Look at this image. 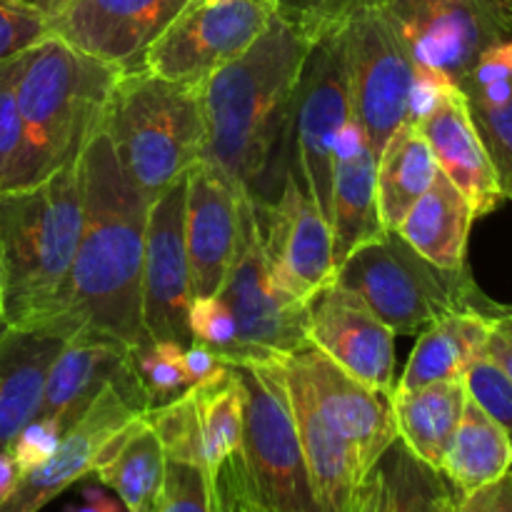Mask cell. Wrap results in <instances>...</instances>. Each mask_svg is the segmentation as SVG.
<instances>
[{
	"label": "cell",
	"instance_id": "obj_21",
	"mask_svg": "<svg viewBox=\"0 0 512 512\" xmlns=\"http://www.w3.org/2000/svg\"><path fill=\"white\" fill-rule=\"evenodd\" d=\"M418 130L428 140L440 173L468 198L475 220L500 208L505 198L498 173L485 150L463 90L455 88L445 95L443 103L423 123H418Z\"/></svg>",
	"mask_w": 512,
	"mask_h": 512
},
{
	"label": "cell",
	"instance_id": "obj_41",
	"mask_svg": "<svg viewBox=\"0 0 512 512\" xmlns=\"http://www.w3.org/2000/svg\"><path fill=\"white\" fill-rule=\"evenodd\" d=\"M15 73H18V55L0 60V193L8 188L10 173L20 153V140H23Z\"/></svg>",
	"mask_w": 512,
	"mask_h": 512
},
{
	"label": "cell",
	"instance_id": "obj_31",
	"mask_svg": "<svg viewBox=\"0 0 512 512\" xmlns=\"http://www.w3.org/2000/svg\"><path fill=\"white\" fill-rule=\"evenodd\" d=\"M200 430H203L205 465L210 478L220 465L243 448L245 430V388L235 365L220 363L208 378L190 385Z\"/></svg>",
	"mask_w": 512,
	"mask_h": 512
},
{
	"label": "cell",
	"instance_id": "obj_54",
	"mask_svg": "<svg viewBox=\"0 0 512 512\" xmlns=\"http://www.w3.org/2000/svg\"><path fill=\"white\" fill-rule=\"evenodd\" d=\"M8 330H10V325H8V320H5V313H3V283H0V338H3Z\"/></svg>",
	"mask_w": 512,
	"mask_h": 512
},
{
	"label": "cell",
	"instance_id": "obj_32",
	"mask_svg": "<svg viewBox=\"0 0 512 512\" xmlns=\"http://www.w3.org/2000/svg\"><path fill=\"white\" fill-rule=\"evenodd\" d=\"M145 420H148L150 428L158 435L160 445L165 450V458L183 460V463H193L208 470V465H205L203 430H200L198 410H195L190 390H183L170 403L150 408L145 413Z\"/></svg>",
	"mask_w": 512,
	"mask_h": 512
},
{
	"label": "cell",
	"instance_id": "obj_17",
	"mask_svg": "<svg viewBox=\"0 0 512 512\" xmlns=\"http://www.w3.org/2000/svg\"><path fill=\"white\" fill-rule=\"evenodd\" d=\"M308 343L375 393H393L395 335L350 290L333 283L310 300Z\"/></svg>",
	"mask_w": 512,
	"mask_h": 512
},
{
	"label": "cell",
	"instance_id": "obj_45",
	"mask_svg": "<svg viewBox=\"0 0 512 512\" xmlns=\"http://www.w3.org/2000/svg\"><path fill=\"white\" fill-rule=\"evenodd\" d=\"M453 512H512V470L468 495H455Z\"/></svg>",
	"mask_w": 512,
	"mask_h": 512
},
{
	"label": "cell",
	"instance_id": "obj_24",
	"mask_svg": "<svg viewBox=\"0 0 512 512\" xmlns=\"http://www.w3.org/2000/svg\"><path fill=\"white\" fill-rule=\"evenodd\" d=\"M63 343L38 328H10L0 338V453L38 418L45 378Z\"/></svg>",
	"mask_w": 512,
	"mask_h": 512
},
{
	"label": "cell",
	"instance_id": "obj_6",
	"mask_svg": "<svg viewBox=\"0 0 512 512\" xmlns=\"http://www.w3.org/2000/svg\"><path fill=\"white\" fill-rule=\"evenodd\" d=\"M335 285L358 295L393 335H415L455 310L498 308L480 290L468 265L445 270L415 253L395 230L355 248L335 273Z\"/></svg>",
	"mask_w": 512,
	"mask_h": 512
},
{
	"label": "cell",
	"instance_id": "obj_28",
	"mask_svg": "<svg viewBox=\"0 0 512 512\" xmlns=\"http://www.w3.org/2000/svg\"><path fill=\"white\" fill-rule=\"evenodd\" d=\"M165 450L145 415L108 440L95 473L125 512H155L165 478Z\"/></svg>",
	"mask_w": 512,
	"mask_h": 512
},
{
	"label": "cell",
	"instance_id": "obj_19",
	"mask_svg": "<svg viewBox=\"0 0 512 512\" xmlns=\"http://www.w3.org/2000/svg\"><path fill=\"white\" fill-rule=\"evenodd\" d=\"M245 193L200 160L185 178V248L193 298L218 295L235 260Z\"/></svg>",
	"mask_w": 512,
	"mask_h": 512
},
{
	"label": "cell",
	"instance_id": "obj_36",
	"mask_svg": "<svg viewBox=\"0 0 512 512\" xmlns=\"http://www.w3.org/2000/svg\"><path fill=\"white\" fill-rule=\"evenodd\" d=\"M380 463H383L390 485L388 512H423L425 498L440 480V473L415 460L403 448V443H400V448L393 445Z\"/></svg>",
	"mask_w": 512,
	"mask_h": 512
},
{
	"label": "cell",
	"instance_id": "obj_42",
	"mask_svg": "<svg viewBox=\"0 0 512 512\" xmlns=\"http://www.w3.org/2000/svg\"><path fill=\"white\" fill-rule=\"evenodd\" d=\"M63 425L55 423L50 418H33L10 443L8 453L13 455L15 465H18L20 475H25L28 470L43 465L50 455L55 453V448L60 445L63 438Z\"/></svg>",
	"mask_w": 512,
	"mask_h": 512
},
{
	"label": "cell",
	"instance_id": "obj_15",
	"mask_svg": "<svg viewBox=\"0 0 512 512\" xmlns=\"http://www.w3.org/2000/svg\"><path fill=\"white\" fill-rule=\"evenodd\" d=\"M185 178L175 180L148 208L143 253V328L150 340L188 348L190 265L185 248Z\"/></svg>",
	"mask_w": 512,
	"mask_h": 512
},
{
	"label": "cell",
	"instance_id": "obj_22",
	"mask_svg": "<svg viewBox=\"0 0 512 512\" xmlns=\"http://www.w3.org/2000/svg\"><path fill=\"white\" fill-rule=\"evenodd\" d=\"M375 163L378 160L370 150L368 138L353 115L335 138L330 233H333V253L338 265L355 248L388 233L378 210Z\"/></svg>",
	"mask_w": 512,
	"mask_h": 512
},
{
	"label": "cell",
	"instance_id": "obj_33",
	"mask_svg": "<svg viewBox=\"0 0 512 512\" xmlns=\"http://www.w3.org/2000/svg\"><path fill=\"white\" fill-rule=\"evenodd\" d=\"M183 350L185 345L175 340H145L133 348L135 375L143 385L150 408L170 403L193 385L185 373Z\"/></svg>",
	"mask_w": 512,
	"mask_h": 512
},
{
	"label": "cell",
	"instance_id": "obj_49",
	"mask_svg": "<svg viewBox=\"0 0 512 512\" xmlns=\"http://www.w3.org/2000/svg\"><path fill=\"white\" fill-rule=\"evenodd\" d=\"M485 355H488L490 360H495V363L505 370V375L512 380V340L510 338H505L503 333L493 330L488 340V348H485Z\"/></svg>",
	"mask_w": 512,
	"mask_h": 512
},
{
	"label": "cell",
	"instance_id": "obj_37",
	"mask_svg": "<svg viewBox=\"0 0 512 512\" xmlns=\"http://www.w3.org/2000/svg\"><path fill=\"white\" fill-rule=\"evenodd\" d=\"M155 512H213V478L208 470L183 460H165Z\"/></svg>",
	"mask_w": 512,
	"mask_h": 512
},
{
	"label": "cell",
	"instance_id": "obj_3",
	"mask_svg": "<svg viewBox=\"0 0 512 512\" xmlns=\"http://www.w3.org/2000/svg\"><path fill=\"white\" fill-rule=\"evenodd\" d=\"M123 70L55 35L18 55L15 95L23 140L5 190L30 188L78 163L103 130Z\"/></svg>",
	"mask_w": 512,
	"mask_h": 512
},
{
	"label": "cell",
	"instance_id": "obj_35",
	"mask_svg": "<svg viewBox=\"0 0 512 512\" xmlns=\"http://www.w3.org/2000/svg\"><path fill=\"white\" fill-rule=\"evenodd\" d=\"M460 90L470 105H503L512 98V35L488 45L465 75Z\"/></svg>",
	"mask_w": 512,
	"mask_h": 512
},
{
	"label": "cell",
	"instance_id": "obj_53",
	"mask_svg": "<svg viewBox=\"0 0 512 512\" xmlns=\"http://www.w3.org/2000/svg\"><path fill=\"white\" fill-rule=\"evenodd\" d=\"M490 320H493V330H498V333H503L505 338L512 340V305L498 303V308L493 310Z\"/></svg>",
	"mask_w": 512,
	"mask_h": 512
},
{
	"label": "cell",
	"instance_id": "obj_8",
	"mask_svg": "<svg viewBox=\"0 0 512 512\" xmlns=\"http://www.w3.org/2000/svg\"><path fill=\"white\" fill-rule=\"evenodd\" d=\"M278 13V0H185L140 68L173 83L203 88L205 80L240 58Z\"/></svg>",
	"mask_w": 512,
	"mask_h": 512
},
{
	"label": "cell",
	"instance_id": "obj_2",
	"mask_svg": "<svg viewBox=\"0 0 512 512\" xmlns=\"http://www.w3.org/2000/svg\"><path fill=\"white\" fill-rule=\"evenodd\" d=\"M310 45L275 13L265 33L200 88L208 128L203 160L248 198H260L265 173L290 135L295 90Z\"/></svg>",
	"mask_w": 512,
	"mask_h": 512
},
{
	"label": "cell",
	"instance_id": "obj_10",
	"mask_svg": "<svg viewBox=\"0 0 512 512\" xmlns=\"http://www.w3.org/2000/svg\"><path fill=\"white\" fill-rule=\"evenodd\" d=\"M250 203L270 275L290 298L308 305L338 273L328 218L310 198L295 163L285 170L275 198Z\"/></svg>",
	"mask_w": 512,
	"mask_h": 512
},
{
	"label": "cell",
	"instance_id": "obj_11",
	"mask_svg": "<svg viewBox=\"0 0 512 512\" xmlns=\"http://www.w3.org/2000/svg\"><path fill=\"white\" fill-rule=\"evenodd\" d=\"M218 295L238 323L250 363L280 360L308 345V305L290 298L270 275L248 195L240 208L238 250Z\"/></svg>",
	"mask_w": 512,
	"mask_h": 512
},
{
	"label": "cell",
	"instance_id": "obj_7",
	"mask_svg": "<svg viewBox=\"0 0 512 512\" xmlns=\"http://www.w3.org/2000/svg\"><path fill=\"white\" fill-rule=\"evenodd\" d=\"M235 368L245 388V430L238 455L255 498L268 512H323L295 430L283 363L253 360Z\"/></svg>",
	"mask_w": 512,
	"mask_h": 512
},
{
	"label": "cell",
	"instance_id": "obj_18",
	"mask_svg": "<svg viewBox=\"0 0 512 512\" xmlns=\"http://www.w3.org/2000/svg\"><path fill=\"white\" fill-rule=\"evenodd\" d=\"M283 363L303 378L320 413L353 445L363 475H368L398 443L388 395L370 390L310 343L285 355Z\"/></svg>",
	"mask_w": 512,
	"mask_h": 512
},
{
	"label": "cell",
	"instance_id": "obj_46",
	"mask_svg": "<svg viewBox=\"0 0 512 512\" xmlns=\"http://www.w3.org/2000/svg\"><path fill=\"white\" fill-rule=\"evenodd\" d=\"M388 505H390L388 475H385L383 463H378L368 475H365L363 483L358 485L348 512H388Z\"/></svg>",
	"mask_w": 512,
	"mask_h": 512
},
{
	"label": "cell",
	"instance_id": "obj_5",
	"mask_svg": "<svg viewBox=\"0 0 512 512\" xmlns=\"http://www.w3.org/2000/svg\"><path fill=\"white\" fill-rule=\"evenodd\" d=\"M103 133L130 183L155 200L203 160L208 140L203 93L140 65L123 70Z\"/></svg>",
	"mask_w": 512,
	"mask_h": 512
},
{
	"label": "cell",
	"instance_id": "obj_34",
	"mask_svg": "<svg viewBox=\"0 0 512 512\" xmlns=\"http://www.w3.org/2000/svg\"><path fill=\"white\" fill-rule=\"evenodd\" d=\"M190 340L208 348L220 363L243 365L250 363L248 348L240 340L238 323L220 295H205V298L190 300L188 310Z\"/></svg>",
	"mask_w": 512,
	"mask_h": 512
},
{
	"label": "cell",
	"instance_id": "obj_26",
	"mask_svg": "<svg viewBox=\"0 0 512 512\" xmlns=\"http://www.w3.org/2000/svg\"><path fill=\"white\" fill-rule=\"evenodd\" d=\"M473 220L468 198L438 173L423 198L405 213L395 233L438 268L460 270L468 265L465 255Z\"/></svg>",
	"mask_w": 512,
	"mask_h": 512
},
{
	"label": "cell",
	"instance_id": "obj_9",
	"mask_svg": "<svg viewBox=\"0 0 512 512\" xmlns=\"http://www.w3.org/2000/svg\"><path fill=\"white\" fill-rule=\"evenodd\" d=\"M353 118L345 60L343 33L315 40L305 55L295 90L290 135L295 140L298 173L310 198L328 218L333 213V165L335 138L340 128Z\"/></svg>",
	"mask_w": 512,
	"mask_h": 512
},
{
	"label": "cell",
	"instance_id": "obj_50",
	"mask_svg": "<svg viewBox=\"0 0 512 512\" xmlns=\"http://www.w3.org/2000/svg\"><path fill=\"white\" fill-rule=\"evenodd\" d=\"M453 508H455V493L450 485H445L443 475H440V480L433 485L428 498H425L423 512H453Z\"/></svg>",
	"mask_w": 512,
	"mask_h": 512
},
{
	"label": "cell",
	"instance_id": "obj_44",
	"mask_svg": "<svg viewBox=\"0 0 512 512\" xmlns=\"http://www.w3.org/2000/svg\"><path fill=\"white\" fill-rule=\"evenodd\" d=\"M455 88H460L453 78H448L445 73L433 68H425V65L415 63L413 73V85H410L408 95V123L418 125L438 108L445 100V95L453 93Z\"/></svg>",
	"mask_w": 512,
	"mask_h": 512
},
{
	"label": "cell",
	"instance_id": "obj_51",
	"mask_svg": "<svg viewBox=\"0 0 512 512\" xmlns=\"http://www.w3.org/2000/svg\"><path fill=\"white\" fill-rule=\"evenodd\" d=\"M18 480H20L18 465H15L13 455H10L8 450H3V453H0V500H5L10 493H13Z\"/></svg>",
	"mask_w": 512,
	"mask_h": 512
},
{
	"label": "cell",
	"instance_id": "obj_29",
	"mask_svg": "<svg viewBox=\"0 0 512 512\" xmlns=\"http://www.w3.org/2000/svg\"><path fill=\"white\" fill-rule=\"evenodd\" d=\"M510 470L512 440L508 430L468 395L463 418L445 450L440 475L455 495H468L495 483Z\"/></svg>",
	"mask_w": 512,
	"mask_h": 512
},
{
	"label": "cell",
	"instance_id": "obj_48",
	"mask_svg": "<svg viewBox=\"0 0 512 512\" xmlns=\"http://www.w3.org/2000/svg\"><path fill=\"white\" fill-rule=\"evenodd\" d=\"M65 512H125L123 503L118 500V495H108L100 488H85L83 490V503L70 505Z\"/></svg>",
	"mask_w": 512,
	"mask_h": 512
},
{
	"label": "cell",
	"instance_id": "obj_38",
	"mask_svg": "<svg viewBox=\"0 0 512 512\" xmlns=\"http://www.w3.org/2000/svg\"><path fill=\"white\" fill-rule=\"evenodd\" d=\"M470 113L495 165L503 198L512 200V98L503 105H470Z\"/></svg>",
	"mask_w": 512,
	"mask_h": 512
},
{
	"label": "cell",
	"instance_id": "obj_39",
	"mask_svg": "<svg viewBox=\"0 0 512 512\" xmlns=\"http://www.w3.org/2000/svg\"><path fill=\"white\" fill-rule=\"evenodd\" d=\"M470 398L508 430L512 440V380L495 360L480 355L463 375Z\"/></svg>",
	"mask_w": 512,
	"mask_h": 512
},
{
	"label": "cell",
	"instance_id": "obj_14",
	"mask_svg": "<svg viewBox=\"0 0 512 512\" xmlns=\"http://www.w3.org/2000/svg\"><path fill=\"white\" fill-rule=\"evenodd\" d=\"M410 58L463 83L488 45L510 38L483 0H380Z\"/></svg>",
	"mask_w": 512,
	"mask_h": 512
},
{
	"label": "cell",
	"instance_id": "obj_1",
	"mask_svg": "<svg viewBox=\"0 0 512 512\" xmlns=\"http://www.w3.org/2000/svg\"><path fill=\"white\" fill-rule=\"evenodd\" d=\"M78 248L63 288L38 330L70 338L78 330L135 345L150 340L143 328L145 223L153 200L130 183L100 130L78 160Z\"/></svg>",
	"mask_w": 512,
	"mask_h": 512
},
{
	"label": "cell",
	"instance_id": "obj_25",
	"mask_svg": "<svg viewBox=\"0 0 512 512\" xmlns=\"http://www.w3.org/2000/svg\"><path fill=\"white\" fill-rule=\"evenodd\" d=\"M388 400L398 443H403V448L425 468L440 473L445 450L453 440L468 400L465 380H440L413 390L393 388Z\"/></svg>",
	"mask_w": 512,
	"mask_h": 512
},
{
	"label": "cell",
	"instance_id": "obj_23",
	"mask_svg": "<svg viewBox=\"0 0 512 512\" xmlns=\"http://www.w3.org/2000/svg\"><path fill=\"white\" fill-rule=\"evenodd\" d=\"M280 363H283V358H280ZM283 373L285 385H288L295 430H298V440L305 455V465H308L315 498H318L323 512H348L355 490L365 478L358 453L325 420L303 378L285 363Z\"/></svg>",
	"mask_w": 512,
	"mask_h": 512
},
{
	"label": "cell",
	"instance_id": "obj_4",
	"mask_svg": "<svg viewBox=\"0 0 512 512\" xmlns=\"http://www.w3.org/2000/svg\"><path fill=\"white\" fill-rule=\"evenodd\" d=\"M80 223L78 163L0 193V283L10 328H38L48 318L73 265Z\"/></svg>",
	"mask_w": 512,
	"mask_h": 512
},
{
	"label": "cell",
	"instance_id": "obj_27",
	"mask_svg": "<svg viewBox=\"0 0 512 512\" xmlns=\"http://www.w3.org/2000/svg\"><path fill=\"white\" fill-rule=\"evenodd\" d=\"M493 320L480 310H455L425 325L395 388L413 390L440 380L463 378L465 370L485 355Z\"/></svg>",
	"mask_w": 512,
	"mask_h": 512
},
{
	"label": "cell",
	"instance_id": "obj_43",
	"mask_svg": "<svg viewBox=\"0 0 512 512\" xmlns=\"http://www.w3.org/2000/svg\"><path fill=\"white\" fill-rule=\"evenodd\" d=\"M213 493L220 505V512H268L255 498L238 453L220 465L213 478Z\"/></svg>",
	"mask_w": 512,
	"mask_h": 512
},
{
	"label": "cell",
	"instance_id": "obj_20",
	"mask_svg": "<svg viewBox=\"0 0 512 512\" xmlns=\"http://www.w3.org/2000/svg\"><path fill=\"white\" fill-rule=\"evenodd\" d=\"M113 383H140L133 348L93 330H78L65 338L50 365L38 418H50L68 430Z\"/></svg>",
	"mask_w": 512,
	"mask_h": 512
},
{
	"label": "cell",
	"instance_id": "obj_30",
	"mask_svg": "<svg viewBox=\"0 0 512 512\" xmlns=\"http://www.w3.org/2000/svg\"><path fill=\"white\" fill-rule=\"evenodd\" d=\"M440 173L438 160L418 125L405 120L383 145L375 163L378 210L385 230H395L410 208L433 185Z\"/></svg>",
	"mask_w": 512,
	"mask_h": 512
},
{
	"label": "cell",
	"instance_id": "obj_55",
	"mask_svg": "<svg viewBox=\"0 0 512 512\" xmlns=\"http://www.w3.org/2000/svg\"><path fill=\"white\" fill-rule=\"evenodd\" d=\"M213 512H220V505H218V500H215V493H213Z\"/></svg>",
	"mask_w": 512,
	"mask_h": 512
},
{
	"label": "cell",
	"instance_id": "obj_40",
	"mask_svg": "<svg viewBox=\"0 0 512 512\" xmlns=\"http://www.w3.org/2000/svg\"><path fill=\"white\" fill-rule=\"evenodd\" d=\"M50 38L48 20L35 0H0V60Z\"/></svg>",
	"mask_w": 512,
	"mask_h": 512
},
{
	"label": "cell",
	"instance_id": "obj_12",
	"mask_svg": "<svg viewBox=\"0 0 512 512\" xmlns=\"http://www.w3.org/2000/svg\"><path fill=\"white\" fill-rule=\"evenodd\" d=\"M350 103L355 120L378 160L390 135L408 120L415 60L383 8L365 10L343 30Z\"/></svg>",
	"mask_w": 512,
	"mask_h": 512
},
{
	"label": "cell",
	"instance_id": "obj_13",
	"mask_svg": "<svg viewBox=\"0 0 512 512\" xmlns=\"http://www.w3.org/2000/svg\"><path fill=\"white\" fill-rule=\"evenodd\" d=\"M148 410L150 403L140 383L108 385L95 403L65 430L55 453L43 465L20 475L13 493L0 500V512L43 510L70 485L93 475L108 440Z\"/></svg>",
	"mask_w": 512,
	"mask_h": 512
},
{
	"label": "cell",
	"instance_id": "obj_52",
	"mask_svg": "<svg viewBox=\"0 0 512 512\" xmlns=\"http://www.w3.org/2000/svg\"><path fill=\"white\" fill-rule=\"evenodd\" d=\"M483 3L493 13V18L498 20L500 28L512 35V0H483Z\"/></svg>",
	"mask_w": 512,
	"mask_h": 512
},
{
	"label": "cell",
	"instance_id": "obj_47",
	"mask_svg": "<svg viewBox=\"0 0 512 512\" xmlns=\"http://www.w3.org/2000/svg\"><path fill=\"white\" fill-rule=\"evenodd\" d=\"M183 365H185V373H188L190 383H198V380L208 378L218 370L220 360L210 353L208 348L198 343H190L188 348L183 350Z\"/></svg>",
	"mask_w": 512,
	"mask_h": 512
},
{
	"label": "cell",
	"instance_id": "obj_16",
	"mask_svg": "<svg viewBox=\"0 0 512 512\" xmlns=\"http://www.w3.org/2000/svg\"><path fill=\"white\" fill-rule=\"evenodd\" d=\"M55 38L120 65L138 68L160 30L185 0H35Z\"/></svg>",
	"mask_w": 512,
	"mask_h": 512
}]
</instances>
